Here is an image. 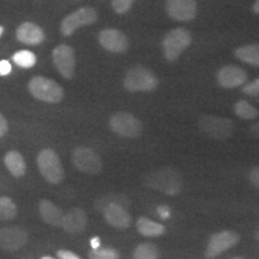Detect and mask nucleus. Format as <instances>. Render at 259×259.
<instances>
[{
    "label": "nucleus",
    "instance_id": "nucleus-16",
    "mask_svg": "<svg viewBox=\"0 0 259 259\" xmlns=\"http://www.w3.org/2000/svg\"><path fill=\"white\" fill-rule=\"evenodd\" d=\"M100 45L113 53H124L128 48V40L124 32L116 29H105L99 35Z\"/></svg>",
    "mask_w": 259,
    "mask_h": 259
},
{
    "label": "nucleus",
    "instance_id": "nucleus-17",
    "mask_svg": "<svg viewBox=\"0 0 259 259\" xmlns=\"http://www.w3.org/2000/svg\"><path fill=\"white\" fill-rule=\"evenodd\" d=\"M88 225V215L82 208H72L64 213L60 227L69 234H80Z\"/></svg>",
    "mask_w": 259,
    "mask_h": 259
},
{
    "label": "nucleus",
    "instance_id": "nucleus-31",
    "mask_svg": "<svg viewBox=\"0 0 259 259\" xmlns=\"http://www.w3.org/2000/svg\"><path fill=\"white\" fill-rule=\"evenodd\" d=\"M57 255L59 259H80L74 252L69 250H59L57 252Z\"/></svg>",
    "mask_w": 259,
    "mask_h": 259
},
{
    "label": "nucleus",
    "instance_id": "nucleus-26",
    "mask_svg": "<svg viewBox=\"0 0 259 259\" xmlns=\"http://www.w3.org/2000/svg\"><path fill=\"white\" fill-rule=\"evenodd\" d=\"M12 60H14V63L17 66L22 67V69H30V67L36 64V56L30 51L22 50L14 54Z\"/></svg>",
    "mask_w": 259,
    "mask_h": 259
},
{
    "label": "nucleus",
    "instance_id": "nucleus-27",
    "mask_svg": "<svg viewBox=\"0 0 259 259\" xmlns=\"http://www.w3.org/2000/svg\"><path fill=\"white\" fill-rule=\"evenodd\" d=\"M90 259H120L119 252L114 248H96L89 252Z\"/></svg>",
    "mask_w": 259,
    "mask_h": 259
},
{
    "label": "nucleus",
    "instance_id": "nucleus-39",
    "mask_svg": "<svg viewBox=\"0 0 259 259\" xmlns=\"http://www.w3.org/2000/svg\"><path fill=\"white\" fill-rule=\"evenodd\" d=\"M3 34H4V27H2V25H0V37H2Z\"/></svg>",
    "mask_w": 259,
    "mask_h": 259
},
{
    "label": "nucleus",
    "instance_id": "nucleus-35",
    "mask_svg": "<svg viewBox=\"0 0 259 259\" xmlns=\"http://www.w3.org/2000/svg\"><path fill=\"white\" fill-rule=\"evenodd\" d=\"M250 135L253 138L259 139V121L255 122V124L251 126V127H250Z\"/></svg>",
    "mask_w": 259,
    "mask_h": 259
},
{
    "label": "nucleus",
    "instance_id": "nucleus-3",
    "mask_svg": "<svg viewBox=\"0 0 259 259\" xmlns=\"http://www.w3.org/2000/svg\"><path fill=\"white\" fill-rule=\"evenodd\" d=\"M29 93L36 100L48 103H59L64 99V90L56 80L44 76L32 77L28 84Z\"/></svg>",
    "mask_w": 259,
    "mask_h": 259
},
{
    "label": "nucleus",
    "instance_id": "nucleus-5",
    "mask_svg": "<svg viewBox=\"0 0 259 259\" xmlns=\"http://www.w3.org/2000/svg\"><path fill=\"white\" fill-rule=\"evenodd\" d=\"M192 42L191 32L185 28H176L170 30L162 41L163 56L168 61H177L184 51Z\"/></svg>",
    "mask_w": 259,
    "mask_h": 259
},
{
    "label": "nucleus",
    "instance_id": "nucleus-32",
    "mask_svg": "<svg viewBox=\"0 0 259 259\" xmlns=\"http://www.w3.org/2000/svg\"><path fill=\"white\" fill-rule=\"evenodd\" d=\"M248 179L257 189H259V167H254L248 174Z\"/></svg>",
    "mask_w": 259,
    "mask_h": 259
},
{
    "label": "nucleus",
    "instance_id": "nucleus-15",
    "mask_svg": "<svg viewBox=\"0 0 259 259\" xmlns=\"http://www.w3.org/2000/svg\"><path fill=\"white\" fill-rule=\"evenodd\" d=\"M246 80H247L246 71L235 65H226L218 72V82L222 88H238V87L244 85Z\"/></svg>",
    "mask_w": 259,
    "mask_h": 259
},
{
    "label": "nucleus",
    "instance_id": "nucleus-40",
    "mask_svg": "<svg viewBox=\"0 0 259 259\" xmlns=\"http://www.w3.org/2000/svg\"><path fill=\"white\" fill-rule=\"evenodd\" d=\"M41 259H54L53 257H50V255H45V257H42Z\"/></svg>",
    "mask_w": 259,
    "mask_h": 259
},
{
    "label": "nucleus",
    "instance_id": "nucleus-11",
    "mask_svg": "<svg viewBox=\"0 0 259 259\" xmlns=\"http://www.w3.org/2000/svg\"><path fill=\"white\" fill-rule=\"evenodd\" d=\"M240 240V235L233 231H222L210 236L208 246L205 250V257L208 259H213L222 254L223 252L228 251L233 246L238 244Z\"/></svg>",
    "mask_w": 259,
    "mask_h": 259
},
{
    "label": "nucleus",
    "instance_id": "nucleus-37",
    "mask_svg": "<svg viewBox=\"0 0 259 259\" xmlns=\"http://www.w3.org/2000/svg\"><path fill=\"white\" fill-rule=\"evenodd\" d=\"M252 10H253L254 14L259 15V0H255V3L253 4V8H252Z\"/></svg>",
    "mask_w": 259,
    "mask_h": 259
},
{
    "label": "nucleus",
    "instance_id": "nucleus-23",
    "mask_svg": "<svg viewBox=\"0 0 259 259\" xmlns=\"http://www.w3.org/2000/svg\"><path fill=\"white\" fill-rule=\"evenodd\" d=\"M234 112L235 114L240 119L244 120H253V119L258 118L259 111L254 106H252L250 102L246 100H240L234 105Z\"/></svg>",
    "mask_w": 259,
    "mask_h": 259
},
{
    "label": "nucleus",
    "instance_id": "nucleus-25",
    "mask_svg": "<svg viewBox=\"0 0 259 259\" xmlns=\"http://www.w3.org/2000/svg\"><path fill=\"white\" fill-rule=\"evenodd\" d=\"M17 215V205L10 197H0V221H11Z\"/></svg>",
    "mask_w": 259,
    "mask_h": 259
},
{
    "label": "nucleus",
    "instance_id": "nucleus-7",
    "mask_svg": "<svg viewBox=\"0 0 259 259\" xmlns=\"http://www.w3.org/2000/svg\"><path fill=\"white\" fill-rule=\"evenodd\" d=\"M112 131L121 137L137 138L143 132V125L134 114L127 112H118L109 119Z\"/></svg>",
    "mask_w": 259,
    "mask_h": 259
},
{
    "label": "nucleus",
    "instance_id": "nucleus-20",
    "mask_svg": "<svg viewBox=\"0 0 259 259\" xmlns=\"http://www.w3.org/2000/svg\"><path fill=\"white\" fill-rule=\"evenodd\" d=\"M4 163L6 169L16 178L23 177L27 171V163H25L23 156L16 150H10L5 154Z\"/></svg>",
    "mask_w": 259,
    "mask_h": 259
},
{
    "label": "nucleus",
    "instance_id": "nucleus-2",
    "mask_svg": "<svg viewBox=\"0 0 259 259\" xmlns=\"http://www.w3.org/2000/svg\"><path fill=\"white\" fill-rule=\"evenodd\" d=\"M198 128L206 137L216 141H226L234 134L235 124L225 116L206 114L199 118Z\"/></svg>",
    "mask_w": 259,
    "mask_h": 259
},
{
    "label": "nucleus",
    "instance_id": "nucleus-22",
    "mask_svg": "<svg viewBox=\"0 0 259 259\" xmlns=\"http://www.w3.org/2000/svg\"><path fill=\"white\" fill-rule=\"evenodd\" d=\"M235 57L246 64L259 66V44L246 45L236 48Z\"/></svg>",
    "mask_w": 259,
    "mask_h": 259
},
{
    "label": "nucleus",
    "instance_id": "nucleus-33",
    "mask_svg": "<svg viewBox=\"0 0 259 259\" xmlns=\"http://www.w3.org/2000/svg\"><path fill=\"white\" fill-rule=\"evenodd\" d=\"M9 131V122L4 115L0 113V137H4Z\"/></svg>",
    "mask_w": 259,
    "mask_h": 259
},
{
    "label": "nucleus",
    "instance_id": "nucleus-9",
    "mask_svg": "<svg viewBox=\"0 0 259 259\" xmlns=\"http://www.w3.org/2000/svg\"><path fill=\"white\" fill-rule=\"evenodd\" d=\"M97 21V12L93 8H80L72 14L67 15L60 24V31L64 36H71L77 29L90 25Z\"/></svg>",
    "mask_w": 259,
    "mask_h": 259
},
{
    "label": "nucleus",
    "instance_id": "nucleus-12",
    "mask_svg": "<svg viewBox=\"0 0 259 259\" xmlns=\"http://www.w3.org/2000/svg\"><path fill=\"white\" fill-rule=\"evenodd\" d=\"M29 234L18 226L4 227L0 229V247L5 251H18L28 242Z\"/></svg>",
    "mask_w": 259,
    "mask_h": 259
},
{
    "label": "nucleus",
    "instance_id": "nucleus-29",
    "mask_svg": "<svg viewBox=\"0 0 259 259\" xmlns=\"http://www.w3.org/2000/svg\"><path fill=\"white\" fill-rule=\"evenodd\" d=\"M242 93L250 96H259V78L245 84L242 87Z\"/></svg>",
    "mask_w": 259,
    "mask_h": 259
},
{
    "label": "nucleus",
    "instance_id": "nucleus-28",
    "mask_svg": "<svg viewBox=\"0 0 259 259\" xmlns=\"http://www.w3.org/2000/svg\"><path fill=\"white\" fill-rule=\"evenodd\" d=\"M136 0H112V6L118 15H124L130 11Z\"/></svg>",
    "mask_w": 259,
    "mask_h": 259
},
{
    "label": "nucleus",
    "instance_id": "nucleus-19",
    "mask_svg": "<svg viewBox=\"0 0 259 259\" xmlns=\"http://www.w3.org/2000/svg\"><path fill=\"white\" fill-rule=\"evenodd\" d=\"M38 212H40L41 219L44 220L45 223L50 226L58 227L61 225L63 221L64 212L59 206L48 199H41L38 203Z\"/></svg>",
    "mask_w": 259,
    "mask_h": 259
},
{
    "label": "nucleus",
    "instance_id": "nucleus-13",
    "mask_svg": "<svg viewBox=\"0 0 259 259\" xmlns=\"http://www.w3.org/2000/svg\"><path fill=\"white\" fill-rule=\"evenodd\" d=\"M166 11L170 18L180 22H189L196 17V0H167Z\"/></svg>",
    "mask_w": 259,
    "mask_h": 259
},
{
    "label": "nucleus",
    "instance_id": "nucleus-4",
    "mask_svg": "<svg viewBox=\"0 0 259 259\" xmlns=\"http://www.w3.org/2000/svg\"><path fill=\"white\" fill-rule=\"evenodd\" d=\"M157 87V77L143 66H135L130 69L124 78V88L130 93L153 92Z\"/></svg>",
    "mask_w": 259,
    "mask_h": 259
},
{
    "label": "nucleus",
    "instance_id": "nucleus-21",
    "mask_svg": "<svg viewBox=\"0 0 259 259\" xmlns=\"http://www.w3.org/2000/svg\"><path fill=\"white\" fill-rule=\"evenodd\" d=\"M137 229L142 235L148 236V238H156V236L164 234V232H166L163 225L155 222L150 219L143 218V216L137 220Z\"/></svg>",
    "mask_w": 259,
    "mask_h": 259
},
{
    "label": "nucleus",
    "instance_id": "nucleus-14",
    "mask_svg": "<svg viewBox=\"0 0 259 259\" xmlns=\"http://www.w3.org/2000/svg\"><path fill=\"white\" fill-rule=\"evenodd\" d=\"M103 218L109 226L118 229H127L131 226L132 218L122 204L112 202L103 209Z\"/></svg>",
    "mask_w": 259,
    "mask_h": 259
},
{
    "label": "nucleus",
    "instance_id": "nucleus-38",
    "mask_svg": "<svg viewBox=\"0 0 259 259\" xmlns=\"http://www.w3.org/2000/svg\"><path fill=\"white\" fill-rule=\"evenodd\" d=\"M255 239L259 241V227L257 228V231H255Z\"/></svg>",
    "mask_w": 259,
    "mask_h": 259
},
{
    "label": "nucleus",
    "instance_id": "nucleus-1",
    "mask_svg": "<svg viewBox=\"0 0 259 259\" xmlns=\"http://www.w3.org/2000/svg\"><path fill=\"white\" fill-rule=\"evenodd\" d=\"M143 185L168 196H178L183 191V179L180 173L171 167H164L145 174Z\"/></svg>",
    "mask_w": 259,
    "mask_h": 259
},
{
    "label": "nucleus",
    "instance_id": "nucleus-41",
    "mask_svg": "<svg viewBox=\"0 0 259 259\" xmlns=\"http://www.w3.org/2000/svg\"><path fill=\"white\" fill-rule=\"evenodd\" d=\"M234 259H242V258H234Z\"/></svg>",
    "mask_w": 259,
    "mask_h": 259
},
{
    "label": "nucleus",
    "instance_id": "nucleus-36",
    "mask_svg": "<svg viewBox=\"0 0 259 259\" xmlns=\"http://www.w3.org/2000/svg\"><path fill=\"white\" fill-rule=\"evenodd\" d=\"M90 245H92V250L100 248V246H101V239L99 236H94L92 240H90Z\"/></svg>",
    "mask_w": 259,
    "mask_h": 259
},
{
    "label": "nucleus",
    "instance_id": "nucleus-18",
    "mask_svg": "<svg viewBox=\"0 0 259 259\" xmlns=\"http://www.w3.org/2000/svg\"><path fill=\"white\" fill-rule=\"evenodd\" d=\"M16 36L22 44L29 45V46H37L45 41L46 35H45L42 28L38 27L37 24L31 23V22H24L17 28Z\"/></svg>",
    "mask_w": 259,
    "mask_h": 259
},
{
    "label": "nucleus",
    "instance_id": "nucleus-10",
    "mask_svg": "<svg viewBox=\"0 0 259 259\" xmlns=\"http://www.w3.org/2000/svg\"><path fill=\"white\" fill-rule=\"evenodd\" d=\"M52 59L58 72L64 78H72L76 71V54L72 47L69 45H59L53 50Z\"/></svg>",
    "mask_w": 259,
    "mask_h": 259
},
{
    "label": "nucleus",
    "instance_id": "nucleus-6",
    "mask_svg": "<svg viewBox=\"0 0 259 259\" xmlns=\"http://www.w3.org/2000/svg\"><path fill=\"white\" fill-rule=\"evenodd\" d=\"M37 167L41 176L50 184H60L64 180L65 173L60 157L52 149H44L37 156Z\"/></svg>",
    "mask_w": 259,
    "mask_h": 259
},
{
    "label": "nucleus",
    "instance_id": "nucleus-8",
    "mask_svg": "<svg viewBox=\"0 0 259 259\" xmlns=\"http://www.w3.org/2000/svg\"><path fill=\"white\" fill-rule=\"evenodd\" d=\"M73 166L82 173L88 176H96L102 170V160L92 148L78 147L72 151L71 155Z\"/></svg>",
    "mask_w": 259,
    "mask_h": 259
},
{
    "label": "nucleus",
    "instance_id": "nucleus-24",
    "mask_svg": "<svg viewBox=\"0 0 259 259\" xmlns=\"http://www.w3.org/2000/svg\"><path fill=\"white\" fill-rule=\"evenodd\" d=\"M158 257H160V252H158L157 246L151 242H144L135 248L132 259H158Z\"/></svg>",
    "mask_w": 259,
    "mask_h": 259
},
{
    "label": "nucleus",
    "instance_id": "nucleus-30",
    "mask_svg": "<svg viewBox=\"0 0 259 259\" xmlns=\"http://www.w3.org/2000/svg\"><path fill=\"white\" fill-rule=\"evenodd\" d=\"M12 66L9 60H0V76L5 77L11 73Z\"/></svg>",
    "mask_w": 259,
    "mask_h": 259
},
{
    "label": "nucleus",
    "instance_id": "nucleus-34",
    "mask_svg": "<svg viewBox=\"0 0 259 259\" xmlns=\"http://www.w3.org/2000/svg\"><path fill=\"white\" fill-rule=\"evenodd\" d=\"M157 213L162 220H168L170 218V210L167 205H160V206H158Z\"/></svg>",
    "mask_w": 259,
    "mask_h": 259
}]
</instances>
